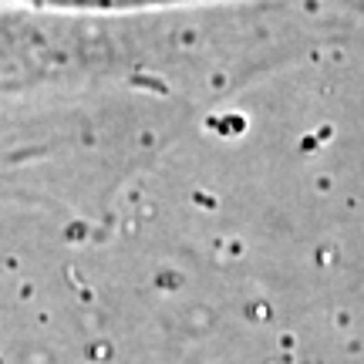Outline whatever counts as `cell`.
<instances>
[{"instance_id":"obj_1","label":"cell","mask_w":364,"mask_h":364,"mask_svg":"<svg viewBox=\"0 0 364 364\" xmlns=\"http://www.w3.org/2000/svg\"><path fill=\"white\" fill-rule=\"evenodd\" d=\"M58 149H71V145H51L44 138H24V135H10L0 128V175L31 169L44 159H51Z\"/></svg>"}]
</instances>
